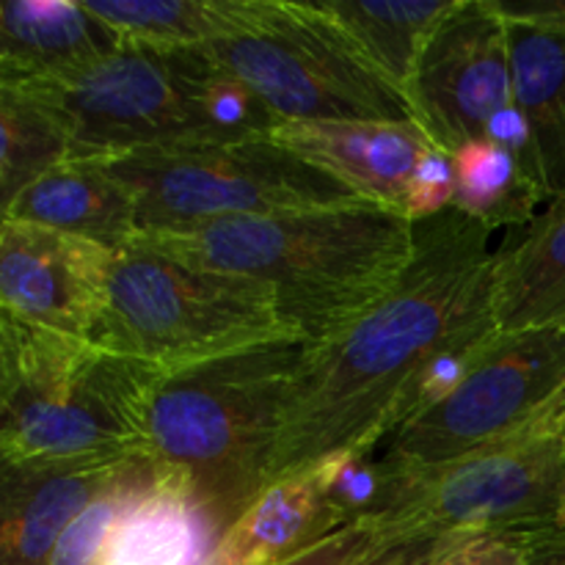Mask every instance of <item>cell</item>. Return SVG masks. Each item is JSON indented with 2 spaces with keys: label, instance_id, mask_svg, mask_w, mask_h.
Returning <instances> with one entry per match:
<instances>
[{
  "label": "cell",
  "instance_id": "obj_1",
  "mask_svg": "<svg viewBox=\"0 0 565 565\" xmlns=\"http://www.w3.org/2000/svg\"><path fill=\"white\" fill-rule=\"evenodd\" d=\"M480 221L450 207L417 221V252L395 290L326 340L296 370L268 486L342 450L375 452L430 359L483 323H497L494 248Z\"/></svg>",
  "mask_w": 565,
  "mask_h": 565
},
{
  "label": "cell",
  "instance_id": "obj_2",
  "mask_svg": "<svg viewBox=\"0 0 565 565\" xmlns=\"http://www.w3.org/2000/svg\"><path fill=\"white\" fill-rule=\"evenodd\" d=\"M132 246L257 279L303 337L326 340L384 301L417 252V224L370 202L141 232Z\"/></svg>",
  "mask_w": 565,
  "mask_h": 565
},
{
  "label": "cell",
  "instance_id": "obj_3",
  "mask_svg": "<svg viewBox=\"0 0 565 565\" xmlns=\"http://www.w3.org/2000/svg\"><path fill=\"white\" fill-rule=\"evenodd\" d=\"M171 370L0 312V463L86 467L143 458Z\"/></svg>",
  "mask_w": 565,
  "mask_h": 565
},
{
  "label": "cell",
  "instance_id": "obj_4",
  "mask_svg": "<svg viewBox=\"0 0 565 565\" xmlns=\"http://www.w3.org/2000/svg\"><path fill=\"white\" fill-rule=\"evenodd\" d=\"M309 337H281L171 370L154 395L143 458L180 483L224 535L268 489L281 412Z\"/></svg>",
  "mask_w": 565,
  "mask_h": 565
},
{
  "label": "cell",
  "instance_id": "obj_5",
  "mask_svg": "<svg viewBox=\"0 0 565 565\" xmlns=\"http://www.w3.org/2000/svg\"><path fill=\"white\" fill-rule=\"evenodd\" d=\"M296 334L263 281L130 246L114 254L94 342L180 370Z\"/></svg>",
  "mask_w": 565,
  "mask_h": 565
},
{
  "label": "cell",
  "instance_id": "obj_6",
  "mask_svg": "<svg viewBox=\"0 0 565 565\" xmlns=\"http://www.w3.org/2000/svg\"><path fill=\"white\" fill-rule=\"evenodd\" d=\"M215 64L204 50L125 42L108 58L61 77L0 83L47 108L70 136V163L224 141L210 119Z\"/></svg>",
  "mask_w": 565,
  "mask_h": 565
},
{
  "label": "cell",
  "instance_id": "obj_7",
  "mask_svg": "<svg viewBox=\"0 0 565 565\" xmlns=\"http://www.w3.org/2000/svg\"><path fill=\"white\" fill-rule=\"evenodd\" d=\"M94 166L130 193L141 232L362 202L345 182L270 138L152 149Z\"/></svg>",
  "mask_w": 565,
  "mask_h": 565
},
{
  "label": "cell",
  "instance_id": "obj_8",
  "mask_svg": "<svg viewBox=\"0 0 565 565\" xmlns=\"http://www.w3.org/2000/svg\"><path fill=\"white\" fill-rule=\"evenodd\" d=\"M226 75L290 121H417L408 99L375 75L315 3L274 0L265 28L204 47Z\"/></svg>",
  "mask_w": 565,
  "mask_h": 565
},
{
  "label": "cell",
  "instance_id": "obj_9",
  "mask_svg": "<svg viewBox=\"0 0 565 565\" xmlns=\"http://www.w3.org/2000/svg\"><path fill=\"white\" fill-rule=\"evenodd\" d=\"M565 436L497 439L386 489L381 519L403 541L489 535L565 522Z\"/></svg>",
  "mask_w": 565,
  "mask_h": 565
},
{
  "label": "cell",
  "instance_id": "obj_10",
  "mask_svg": "<svg viewBox=\"0 0 565 565\" xmlns=\"http://www.w3.org/2000/svg\"><path fill=\"white\" fill-rule=\"evenodd\" d=\"M563 381L565 326L500 331L450 397L392 436L379 458L384 494L500 439Z\"/></svg>",
  "mask_w": 565,
  "mask_h": 565
},
{
  "label": "cell",
  "instance_id": "obj_11",
  "mask_svg": "<svg viewBox=\"0 0 565 565\" xmlns=\"http://www.w3.org/2000/svg\"><path fill=\"white\" fill-rule=\"evenodd\" d=\"M408 105L447 154L486 138L491 121L513 108L511 36L491 0H458L439 22L414 72Z\"/></svg>",
  "mask_w": 565,
  "mask_h": 565
},
{
  "label": "cell",
  "instance_id": "obj_12",
  "mask_svg": "<svg viewBox=\"0 0 565 565\" xmlns=\"http://www.w3.org/2000/svg\"><path fill=\"white\" fill-rule=\"evenodd\" d=\"M114 254L99 243L0 215V312L94 342Z\"/></svg>",
  "mask_w": 565,
  "mask_h": 565
},
{
  "label": "cell",
  "instance_id": "obj_13",
  "mask_svg": "<svg viewBox=\"0 0 565 565\" xmlns=\"http://www.w3.org/2000/svg\"><path fill=\"white\" fill-rule=\"evenodd\" d=\"M270 141L345 182L362 202L406 213L419 160L436 147L417 121H290Z\"/></svg>",
  "mask_w": 565,
  "mask_h": 565
},
{
  "label": "cell",
  "instance_id": "obj_14",
  "mask_svg": "<svg viewBox=\"0 0 565 565\" xmlns=\"http://www.w3.org/2000/svg\"><path fill=\"white\" fill-rule=\"evenodd\" d=\"M130 461L86 467L0 463V565H50L61 535Z\"/></svg>",
  "mask_w": 565,
  "mask_h": 565
},
{
  "label": "cell",
  "instance_id": "obj_15",
  "mask_svg": "<svg viewBox=\"0 0 565 565\" xmlns=\"http://www.w3.org/2000/svg\"><path fill=\"white\" fill-rule=\"evenodd\" d=\"M348 524L331 500L326 461H318L270 483L221 535L207 565H281Z\"/></svg>",
  "mask_w": 565,
  "mask_h": 565
},
{
  "label": "cell",
  "instance_id": "obj_16",
  "mask_svg": "<svg viewBox=\"0 0 565 565\" xmlns=\"http://www.w3.org/2000/svg\"><path fill=\"white\" fill-rule=\"evenodd\" d=\"M119 47L125 39L86 3L6 0L0 6V83L70 75Z\"/></svg>",
  "mask_w": 565,
  "mask_h": 565
},
{
  "label": "cell",
  "instance_id": "obj_17",
  "mask_svg": "<svg viewBox=\"0 0 565 565\" xmlns=\"http://www.w3.org/2000/svg\"><path fill=\"white\" fill-rule=\"evenodd\" d=\"M0 215L83 237L110 252H125L141 235L132 196L94 163H64L47 171L17 193Z\"/></svg>",
  "mask_w": 565,
  "mask_h": 565
},
{
  "label": "cell",
  "instance_id": "obj_18",
  "mask_svg": "<svg viewBox=\"0 0 565 565\" xmlns=\"http://www.w3.org/2000/svg\"><path fill=\"white\" fill-rule=\"evenodd\" d=\"M500 331L565 326V191L494 248Z\"/></svg>",
  "mask_w": 565,
  "mask_h": 565
},
{
  "label": "cell",
  "instance_id": "obj_19",
  "mask_svg": "<svg viewBox=\"0 0 565 565\" xmlns=\"http://www.w3.org/2000/svg\"><path fill=\"white\" fill-rule=\"evenodd\" d=\"M458 0H329L315 3L342 42L408 99L414 72Z\"/></svg>",
  "mask_w": 565,
  "mask_h": 565
},
{
  "label": "cell",
  "instance_id": "obj_20",
  "mask_svg": "<svg viewBox=\"0 0 565 565\" xmlns=\"http://www.w3.org/2000/svg\"><path fill=\"white\" fill-rule=\"evenodd\" d=\"M125 42L158 50H204L265 28L274 0H105L86 3Z\"/></svg>",
  "mask_w": 565,
  "mask_h": 565
},
{
  "label": "cell",
  "instance_id": "obj_21",
  "mask_svg": "<svg viewBox=\"0 0 565 565\" xmlns=\"http://www.w3.org/2000/svg\"><path fill=\"white\" fill-rule=\"evenodd\" d=\"M221 533L188 489L160 478L132 502L99 565H207Z\"/></svg>",
  "mask_w": 565,
  "mask_h": 565
},
{
  "label": "cell",
  "instance_id": "obj_22",
  "mask_svg": "<svg viewBox=\"0 0 565 565\" xmlns=\"http://www.w3.org/2000/svg\"><path fill=\"white\" fill-rule=\"evenodd\" d=\"M513 105L533 132L535 171L544 196L565 191V33L508 22Z\"/></svg>",
  "mask_w": 565,
  "mask_h": 565
},
{
  "label": "cell",
  "instance_id": "obj_23",
  "mask_svg": "<svg viewBox=\"0 0 565 565\" xmlns=\"http://www.w3.org/2000/svg\"><path fill=\"white\" fill-rule=\"evenodd\" d=\"M456 193L452 207L489 230L497 226H527L544 202L539 182L524 166L491 138H475L450 154Z\"/></svg>",
  "mask_w": 565,
  "mask_h": 565
},
{
  "label": "cell",
  "instance_id": "obj_24",
  "mask_svg": "<svg viewBox=\"0 0 565 565\" xmlns=\"http://www.w3.org/2000/svg\"><path fill=\"white\" fill-rule=\"evenodd\" d=\"M70 136L47 108L0 86V199L3 207L47 171L70 163Z\"/></svg>",
  "mask_w": 565,
  "mask_h": 565
},
{
  "label": "cell",
  "instance_id": "obj_25",
  "mask_svg": "<svg viewBox=\"0 0 565 565\" xmlns=\"http://www.w3.org/2000/svg\"><path fill=\"white\" fill-rule=\"evenodd\" d=\"M152 480L154 467L149 458L132 461L121 472V478L110 489H105L61 535L50 565H99L116 524L130 511L132 502L152 486Z\"/></svg>",
  "mask_w": 565,
  "mask_h": 565
},
{
  "label": "cell",
  "instance_id": "obj_26",
  "mask_svg": "<svg viewBox=\"0 0 565 565\" xmlns=\"http://www.w3.org/2000/svg\"><path fill=\"white\" fill-rule=\"evenodd\" d=\"M397 544H403V539L386 530L379 516H367L337 530L312 550L281 565H370Z\"/></svg>",
  "mask_w": 565,
  "mask_h": 565
},
{
  "label": "cell",
  "instance_id": "obj_27",
  "mask_svg": "<svg viewBox=\"0 0 565 565\" xmlns=\"http://www.w3.org/2000/svg\"><path fill=\"white\" fill-rule=\"evenodd\" d=\"M452 193H456L452 158L447 152H441L439 147H434L419 160L412 182H408L406 215L414 224L425 218H434V215L452 207Z\"/></svg>",
  "mask_w": 565,
  "mask_h": 565
},
{
  "label": "cell",
  "instance_id": "obj_28",
  "mask_svg": "<svg viewBox=\"0 0 565 565\" xmlns=\"http://www.w3.org/2000/svg\"><path fill=\"white\" fill-rule=\"evenodd\" d=\"M439 565H533L527 530L472 535L467 544L450 552Z\"/></svg>",
  "mask_w": 565,
  "mask_h": 565
},
{
  "label": "cell",
  "instance_id": "obj_29",
  "mask_svg": "<svg viewBox=\"0 0 565 565\" xmlns=\"http://www.w3.org/2000/svg\"><path fill=\"white\" fill-rule=\"evenodd\" d=\"M472 535H428V539L403 541L395 550L381 555L370 565H439L450 552L467 544Z\"/></svg>",
  "mask_w": 565,
  "mask_h": 565
},
{
  "label": "cell",
  "instance_id": "obj_30",
  "mask_svg": "<svg viewBox=\"0 0 565 565\" xmlns=\"http://www.w3.org/2000/svg\"><path fill=\"white\" fill-rule=\"evenodd\" d=\"M505 22L565 33V0H491Z\"/></svg>",
  "mask_w": 565,
  "mask_h": 565
},
{
  "label": "cell",
  "instance_id": "obj_31",
  "mask_svg": "<svg viewBox=\"0 0 565 565\" xmlns=\"http://www.w3.org/2000/svg\"><path fill=\"white\" fill-rule=\"evenodd\" d=\"M533 565H565V522L527 530Z\"/></svg>",
  "mask_w": 565,
  "mask_h": 565
},
{
  "label": "cell",
  "instance_id": "obj_32",
  "mask_svg": "<svg viewBox=\"0 0 565 565\" xmlns=\"http://www.w3.org/2000/svg\"><path fill=\"white\" fill-rule=\"evenodd\" d=\"M563 500H565V483H563Z\"/></svg>",
  "mask_w": 565,
  "mask_h": 565
}]
</instances>
